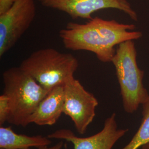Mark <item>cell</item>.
Masks as SVG:
<instances>
[{
    "label": "cell",
    "instance_id": "6da1fadb",
    "mask_svg": "<svg viewBox=\"0 0 149 149\" xmlns=\"http://www.w3.org/2000/svg\"><path fill=\"white\" fill-rule=\"evenodd\" d=\"M135 28L134 24L95 17L84 24L69 22L60 31L59 36L67 49L90 52L100 61L108 63L112 62L116 46L142 37V33Z\"/></svg>",
    "mask_w": 149,
    "mask_h": 149
},
{
    "label": "cell",
    "instance_id": "7a4b0ae2",
    "mask_svg": "<svg viewBox=\"0 0 149 149\" xmlns=\"http://www.w3.org/2000/svg\"><path fill=\"white\" fill-rule=\"evenodd\" d=\"M3 93L8 97L11 111L7 122L26 127L29 119L49 91L20 67H13L2 74Z\"/></svg>",
    "mask_w": 149,
    "mask_h": 149
},
{
    "label": "cell",
    "instance_id": "3957f363",
    "mask_svg": "<svg viewBox=\"0 0 149 149\" xmlns=\"http://www.w3.org/2000/svg\"><path fill=\"white\" fill-rule=\"evenodd\" d=\"M79 63L70 53H63L53 48L42 49L32 53L19 67L47 90L64 86L74 77Z\"/></svg>",
    "mask_w": 149,
    "mask_h": 149
},
{
    "label": "cell",
    "instance_id": "277c9868",
    "mask_svg": "<svg viewBox=\"0 0 149 149\" xmlns=\"http://www.w3.org/2000/svg\"><path fill=\"white\" fill-rule=\"evenodd\" d=\"M137 52L134 40L118 45L112 63L115 67L125 112L133 114L147 100L149 92L143 80L144 72L137 63Z\"/></svg>",
    "mask_w": 149,
    "mask_h": 149
},
{
    "label": "cell",
    "instance_id": "5b68a950",
    "mask_svg": "<svg viewBox=\"0 0 149 149\" xmlns=\"http://www.w3.org/2000/svg\"><path fill=\"white\" fill-rule=\"evenodd\" d=\"M36 14L34 0H15L0 14V56L13 48L32 24Z\"/></svg>",
    "mask_w": 149,
    "mask_h": 149
},
{
    "label": "cell",
    "instance_id": "8992f818",
    "mask_svg": "<svg viewBox=\"0 0 149 149\" xmlns=\"http://www.w3.org/2000/svg\"><path fill=\"white\" fill-rule=\"evenodd\" d=\"M64 91L63 113L71 118L79 133L85 134L96 116L98 101L74 76L65 84Z\"/></svg>",
    "mask_w": 149,
    "mask_h": 149
},
{
    "label": "cell",
    "instance_id": "52a82bcc",
    "mask_svg": "<svg viewBox=\"0 0 149 149\" xmlns=\"http://www.w3.org/2000/svg\"><path fill=\"white\" fill-rule=\"evenodd\" d=\"M128 129H118L116 114L107 118L101 130L88 137H79L70 129H62L48 135L50 139L69 141L74 149H112L118 141L128 132Z\"/></svg>",
    "mask_w": 149,
    "mask_h": 149
},
{
    "label": "cell",
    "instance_id": "ba28073f",
    "mask_svg": "<svg viewBox=\"0 0 149 149\" xmlns=\"http://www.w3.org/2000/svg\"><path fill=\"white\" fill-rule=\"evenodd\" d=\"M43 6L61 11L72 18H92V14L106 8H114L123 11L133 21L138 15L127 0H39Z\"/></svg>",
    "mask_w": 149,
    "mask_h": 149
},
{
    "label": "cell",
    "instance_id": "9c48e42d",
    "mask_svg": "<svg viewBox=\"0 0 149 149\" xmlns=\"http://www.w3.org/2000/svg\"><path fill=\"white\" fill-rule=\"evenodd\" d=\"M64 104V86L54 87L39 103L29 118V124L40 126L55 124L63 113Z\"/></svg>",
    "mask_w": 149,
    "mask_h": 149
},
{
    "label": "cell",
    "instance_id": "30bf717a",
    "mask_svg": "<svg viewBox=\"0 0 149 149\" xmlns=\"http://www.w3.org/2000/svg\"><path fill=\"white\" fill-rule=\"evenodd\" d=\"M52 143L48 136L18 134L12 130L11 127H0V149H39L48 146Z\"/></svg>",
    "mask_w": 149,
    "mask_h": 149
},
{
    "label": "cell",
    "instance_id": "8fae6325",
    "mask_svg": "<svg viewBox=\"0 0 149 149\" xmlns=\"http://www.w3.org/2000/svg\"><path fill=\"white\" fill-rule=\"evenodd\" d=\"M142 107L143 118L138 130L130 142L121 149H139L149 143V96Z\"/></svg>",
    "mask_w": 149,
    "mask_h": 149
},
{
    "label": "cell",
    "instance_id": "7c38bea8",
    "mask_svg": "<svg viewBox=\"0 0 149 149\" xmlns=\"http://www.w3.org/2000/svg\"><path fill=\"white\" fill-rule=\"evenodd\" d=\"M11 103L8 97L3 93L0 96V125L8 122L11 113Z\"/></svg>",
    "mask_w": 149,
    "mask_h": 149
},
{
    "label": "cell",
    "instance_id": "4fadbf2b",
    "mask_svg": "<svg viewBox=\"0 0 149 149\" xmlns=\"http://www.w3.org/2000/svg\"><path fill=\"white\" fill-rule=\"evenodd\" d=\"M14 1L15 0H0V14L7 11Z\"/></svg>",
    "mask_w": 149,
    "mask_h": 149
},
{
    "label": "cell",
    "instance_id": "5bb4252c",
    "mask_svg": "<svg viewBox=\"0 0 149 149\" xmlns=\"http://www.w3.org/2000/svg\"><path fill=\"white\" fill-rule=\"evenodd\" d=\"M63 146H64V141H63V140H61L57 144L54 145L53 146H48L41 148H39L38 149H62Z\"/></svg>",
    "mask_w": 149,
    "mask_h": 149
},
{
    "label": "cell",
    "instance_id": "9a60e30c",
    "mask_svg": "<svg viewBox=\"0 0 149 149\" xmlns=\"http://www.w3.org/2000/svg\"><path fill=\"white\" fill-rule=\"evenodd\" d=\"M141 148L142 149H149V143L148 144L144 145Z\"/></svg>",
    "mask_w": 149,
    "mask_h": 149
}]
</instances>
